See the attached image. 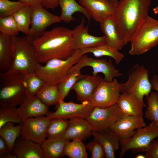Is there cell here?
<instances>
[{
  "instance_id": "obj_26",
  "label": "cell",
  "mask_w": 158,
  "mask_h": 158,
  "mask_svg": "<svg viewBox=\"0 0 158 158\" xmlns=\"http://www.w3.org/2000/svg\"><path fill=\"white\" fill-rule=\"evenodd\" d=\"M58 4L61 10L60 16L65 23H69L75 20L73 15L77 12L81 13L88 21H90L91 17L88 11L84 6L79 4L75 0H59Z\"/></svg>"
},
{
  "instance_id": "obj_24",
  "label": "cell",
  "mask_w": 158,
  "mask_h": 158,
  "mask_svg": "<svg viewBox=\"0 0 158 158\" xmlns=\"http://www.w3.org/2000/svg\"><path fill=\"white\" fill-rule=\"evenodd\" d=\"M14 37L0 33V73L8 71L14 57Z\"/></svg>"
},
{
  "instance_id": "obj_15",
  "label": "cell",
  "mask_w": 158,
  "mask_h": 158,
  "mask_svg": "<svg viewBox=\"0 0 158 158\" xmlns=\"http://www.w3.org/2000/svg\"><path fill=\"white\" fill-rule=\"evenodd\" d=\"M81 5L88 11L91 18L100 23L114 14L118 0H79Z\"/></svg>"
},
{
  "instance_id": "obj_23",
  "label": "cell",
  "mask_w": 158,
  "mask_h": 158,
  "mask_svg": "<svg viewBox=\"0 0 158 158\" xmlns=\"http://www.w3.org/2000/svg\"><path fill=\"white\" fill-rule=\"evenodd\" d=\"M117 104L124 115L143 116L144 101L129 93H122L121 94Z\"/></svg>"
},
{
  "instance_id": "obj_37",
  "label": "cell",
  "mask_w": 158,
  "mask_h": 158,
  "mask_svg": "<svg viewBox=\"0 0 158 158\" xmlns=\"http://www.w3.org/2000/svg\"><path fill=\"white\" fill-rule=\"evenodd\" d=\"M8 122L18 124L23 122L17 107H0V128Z\"/></svg>"
},
{
  "instance_id": "obj_47",
  "label": "cell",
  "mask_w": 158,
  "mask_h": 158,
  "mask_svg": "<svg viewBox=\"0 0 158 158\" xmlns=\"http://www.w3.org/2000/svg\"><path fill=\"white\" fill-rule=\"evenodd\" d=\"M153 11L155 14H158V6L153 8Z\"/></svg>"
},
{
  "instance_id": "obj_12",
  "label": "cell",
  "mask_w": 158,
  "mask_h": 158,
  "mask_svg": "<svg viewBox=\"0 0 158 158\" xmlns=\"http://www.w3.org/2000/svg\"><path fill=\"white\" fill-rule=\"evenodd\" d=\"M56 111L48 112L46 116L51 119L62 118L66 119L78 117L85 118L95 107L90 100L78 104L72 102H64L59 100Z\"/></svg>"
},
{
  "instance_id": "obj_17",
  "label": "cell",
  "mask_w": 158,
  "mask_h": 158,
  "mask_svg": "<svg viewBox=\"0 0 158 158\" xmlns=\"http://www.w3.org/2000/svg\"><path fill=\"white\" fill-rule=\"evenodd\" d=\"M84 17L80 24L72 30V35L76 49L95 47L106 44L104 36H96L90 34L88 26H85Z\"/></svg>"
},
{
  "instance_id": "obj_42",
  "label": "cell",
  "mask_w": 158,
  "mask_h": 158,
  "mask_svg": "<svg viewBox=\"0 0 158 158\" xmlns=\"http://www.w3.org/2000/svg\"><path fill=\"white\" fill-rule=\"evenodd\" d=\"M0 158H16L15 156L10 151L5 140L0 137Z\"/></svg>"
},
{
  "instance_id": "obj_25",
  "label": "cell",
  "mask_w": 158,
  "mask_h": 158,
  "mask_svg": "<svg viewBox=\"0 0 158 158\" xmlns=\"http://www.w3.org/2000/svg\"><path fill=\"white\" fill-rule=\"evenodd\" d=\"M99 23L106 38V44L118 51L121 50L126 44L118 32L113 16L104 19Z\"/></svg>"
},
{
  "instance_id": "obj_28",
  "label": "cell",
  "mask_w": 158,
  "mask_h": 158,
  "mask_svg": "<svg viewBox=\"0 0 158 158\" xmlns=\"http://www.w3.org/2000/svg\"><path fill=\"white\" fill-rule=\"evenodd\" d=\"M35 96L48 107L58 104L60 99L57 85L44 84Z\"/></svg>"
},
{
  "instance_id": "obj_13",
  "label": "cell",
  "mask_w": 158,
  "mask_h": 158,
  "mask_svg": "<svg viewBox=\"0 0 158 158\" xmlns=\"http://www.w3.org/2000/svg\"><path fill=\"white\" fill-rule=\"evenodd\" d=\"M32 8L31 24L27 35L32 41L40 37L49 26L62 21L60 16L50 13L41 5Z\"/></svg>"
},
{
  "instance_id": "obj_18",
  "label": "cell",
  "mask_w": 158,
  "mask_h": 158,
  "mask_svg": "<svg viewBox=\"0 0 158 158\" xmlns=\"http://www.w3.org/2000/svg\"><path fill=\"white\" fill-rule=\"evenodd\" d=\"M92 131L91 125L85 118H73L69 119L67 128L61 137L68 141L77 139L83 140L92 135Z\"/></svg>"
},
{
  "instance_id": "obj_1",
  "label": "cell",
  "mask_w": 158,
  "mask_h": 158,
  "mask_svg": "<svg viewBox=\"0 0 158 158\" xmlns=\"http://www.w3.org/2000/svg\"><path fill=\"white\" fill-rule=\"evenodd\" d=\"M32 42L40 63H45L53 59H66L76 50L72 30L62 27L45 31Z\"/></svg>"
},
{
  "instance_id": "obj_7",
  "label": "cell",
  "mask_w": 158,
  "mask_h": 158,
  "mask_svg": "<svg viewBox=\"0 0 158 158\" xmlns=\"http://www.w3.org/2000/svg\"><path fill=\"white\" fill-rule=\"evenodd\" d=\"M152 85L149 72L143 65L136 64L129 72L127 80L121 83V92L131 94L143 101L144 96L151 93Z\"/></svg>"
},
{
  "instance_id": "obj_39",
  "label": "cell",
  "mask_w": 158,
  "mask_h": 158,
  "mask_svg": "<svg viewBox=\"0 0 158 158\" xmlns=\"http://www.w3.org/2000/svg\"><path fill=\"white\" fill-rule=\"evenodd\" d=\"M25 5L19 1L0 0V17L11 16Z\"/></svg>"
},
{
  "instance_id": "obj_21",
  "label": "cell",
  "mask_w": 158,
  "mask_h": 158,
  "mask_svg": "<svg viewBox=\"0 0 158 158\" xmlns=\"http://www.w3.org/2000/svg\"><path fill=\"white\" fill-rule=\"evenodd\" d=\"M49 107L35 96L27 97L17 108L18 115L23 121L30 118L46 116Z\"/></svg>"
},
{
  "instance_id": "obj_14",
  "label": "cell",
  "mask_w": 158,
  "mask_h": 158,
  "mask_svg": "<svg viewBox=\"0 0 158 158\" xmlns=\"http://www.w3.org/2000/svg\"><path fill=\"white\" fill-rule=\"evenodd\" d=\"M50 120L46 116L25 119L23 121L20 136L41 144L46 139L47 129Z\"/></svg>"
},
{
  "instance_id": "obj_36",
  "label": "cell",
  "mask_w": 158,
  "mask_h": 158,
  "mask_svg": "<svg viewBox=\"0 0 158 158\" xmlns=\"http://www.w3.org/2000/svg\"><path fill=\"white\" fill-rule=\"evenodd\" d=\"M147 107L145 116L148 120L154 122L158 126V93H150L147 97Z\"/></svg>"
},
{
  "instance_id": "obj_8",
  "label": "cell",
  "mask_w": 158,
  "mask_h": 158,
  "mask_svg": "<svg viewBox=\"0 0 158 158\" xmlns=\"http://www.w3.org/2000/svg\"><path fill=\"white\" fill-rule=\"evenodd\" d=\"M158 137V126L151 122L148 125L138 129L129 139L120 142V158L128 151L133 152H145L151 141Z\"/></svg>"
},
{
  "instance_id": "obj_10",
  "label": "cell",
  "mask_w": 158,
  "mask_h": 158,
  "mask_svg": "<svg viewBox=\"0 0 158 158\" xmlns=\"http://www.w3.org/2000/svg\"><path fill=\"white\" fill-rule=\"evenodd\" d=\"M121 92V83L114 78L109 82L103 79L95 89L90 101L95 107H109L117 103Z\"/></svg>"
},
{
  "instance_id": "obj_9",
  "label": "cell",
  "mask_w": 158,
  "mask_h": 158,
  "mask_svg": "<svg viewBox=\"0 0 158 158\" xmlns=\"http://www.w3.org/2000/svg\"><path fill=\"white\" fill-rule=\"evenodd\" d=\"M123 115L117 103L105 108L95 107L85 119L90 124L92 131L101 132L110 128Z\"/></svg>"
},
{
  "instance_id": "obj_31",
  "label": "cell",
  "mask_w": 158,
  "mask_h": 158,
  "mask_svg": "<svg viewBox=\"0 0 158 158\" xmlns=\"http://www.w3.org/2000/svg\"><path fill=\"white\" fill-rule=\"evenodd\" d=\"M32 11L31 7L26 5L12 15L19 31L26 35L30 28Z\"/></svg>"
},
{
  "instance_id": "obj_6",
  "label": "cell",
  "mask_w": 158,
  "mask_h": 158,
  "mask_svg": "<svg viewBox=\"0 0 158 158\" xmlns=\"http://www.w3.org/2000/svg\"><path fill=\"white\" fill-rule=\"evenodd\" d=\"M128 52L132 56L142 54L158 44V20L149 16L140 24L130 42Z\"/></svg>"
},
{
  "instance_id": "obj_30",
  "label": "cell",
  "mask_w": 158,
  "mask_h": 158,
  "mask_svg": "<svg viewBox=\"0 0 158 158\" xmlns=\"http://www.w3.org/2000/svg\"><path fill=\"white\" fill-rule=\"evenodd\" d=\"M84 54L87 53L92 54L95 57L108 56L113 58L116 63L119 64L124 57V55L116 50L106 44L98 46L81 49Z\"/></svg>"
},
{
  "instance_id": "obj_11",
  "label": "cell",
  "mask_w": 158,
  "mask_h": 158,
  "mask_svg": "<svg viewBox=\"0 0 158 158\" xmlns=\"http://www.w3.org/2000/svg\"><path fill=\"white\" fill-rule=\"evenodd\" d=\"M85 66H90L93 69L92 74L97 75L99 73L103 74V79L107 82H111L115 78L119 77L122 74L116 69L111 61L105 59H95L87 55H83L76 64L73 66L69 71L81 70Z\"/></svg>"
},
{
  "instance_id": "obj_29",
  "label": "cell",
  "mask_w": 158,
  "mask_h": 158,
  "mask_svg": "<svg viewBox=\"0 0 158 158\" xmlns=\"http://www.w3.org/2000/svg\"><path fill=\"white\" fill-rule=\"evenodd\" d=\"M23 123L15 126L14 123L8 122L0 128V137L5 140L11 152L16 140L20 136Z\"/></svg>"
},
{
  "instance_id": "obj_20",
  "label": "cell",
  "mask_w": 158,
  "mask_h": 158,
  "mask_svg": "<svg viewBox=\"0 0 158 158\" xmlns=\"http://www.w3.org/2000/svg\"><path fill=\"white\" fill-rule=\"evenodd\" d=\"M12 152L16 158H44L41 144L20 136L16 140Z\"/></svg>"
},
{
  "instance_id": "obj_38",
  "label": "cell",
  "mask_w": 158,
  "mask_h": 158,
  "mask_svg": "<svg viewBox=\"0 0 158 158\" xmlns=\"http://www.w3.org/2000/svg\"><path fill=\"white\" fill-rule=\"evenodd\" d=\"M0 33L12 37L18 36L19 31L12 16L0 17Z\"/></svg>"
},
{
  "instance_id": "obj_2",
  "label": "cell",
  "mask_w": 158,
  "mask_h": 158,
  "mask_svg": "<svg viewBox=\"0 0 158 158\" xmlns=\"http://www.w3.org/2000/svg\"><path fill=\"white\" fill-rule=\"evenodd\" d=\"M151 0H120L113 18L118 32L127 44L137 28L148 16Z\"/></svg>"
},
{
  "instance_id": "obj_35",
  "label": "cell",
  "mask_w": 158,
  "mask_h": 158,
  "mask_svg": "<svg viewBox=\"0 0 158 158\" xmlns=\"http://www.w3.org/2000/svg\"><path fill=\"white\" fill-rule=\"evenodd\" d=\"M27 97L35 96L45 84L35 72L24 74Z\"/></svg>"
},
{
  "instance_id": "obj_43",
  "label": "cell",
  "mask_w": 158,
  "mask_h": 158,
  "mask_svg": "<svg viewBox=\"0 0 158 158\" xmlns=\"http://www.w3.org/2000/svg\"><path fill=\"white\" fill-rule=\"evenodd\" d=\"M59 0H42L41 6L45 9H54L59 6Z\"/></svg>"
},
{
  "instance_id": "obj_22",
  "label": "cell",
  "mask_w": 158,
  "mask_h": 158,
  "mask_svg": "<svg viewBox=\"0 0 158 158\" xmlns=\"http://www.w3.org/2000/svg\"><path fill=\"white\" fill-rule=\"evenodd\" d=\"M94 140L102 145L106 158H115V152L119 148L120 141L118 135L110 128L101 132L93 131Z\"/></svg>"
},
{
  "instance_id": "obj_40",
  "label": "cell",
  "mask_w": 158,
  "mask_h": 158,
  "mask_svg": "<svg viewBox=\"0 0 158 158\" xmlns=\"http://www.w3.org/2000/svg\"><path fill=\"white\" fill-rule=\"evenodd\" d=\"M86 148L91 154V158H103L105 157L104 151L101 144L94 140L86 145Z\"/></svg>"
},
{
  "instance_id": "obj_27",
  "label": "cell",
  "mask_w": 158,
  "mask_h": 158,
  "mask_svg": "<svg viewBox=\"0 0 158 158\" xmlns=\"http://www.w3.org/2000/svg\"><path fill=\"white\" fill-rule=\"evenodd\" d=\"M68 141L62 137L45 139L41 144L44 158H58L63 157L65 155V145Z\"/></svg>"
},
{
  "instance_id": "obj_32",
  "label": "cell",
  "mask_w": 158,
  "mask_h": 158,
  "mask_svg": "<svg viewBox=\"0 0 158 158\" xmlns=\"http://www.w3.org/2000/svg\"><path fill=\"white\" fill-rule=\"evenodd\" d=\"M80 70L69 71L66 78L58 85L60 100H64L74 84L81 78Z\"/></svg>"
},
{
  "instance_id": "obj_5",
  "label": "cell",
  "mask_w": 158,
  "mask_h": 158,
  "mask_svg": "<svg viewBox=\"0 0 158 158\" xmlns=\"http://www.w3.org/2000/svg\"><path fill=\"white\" fill-rule=\"evenodd\" d=\"M84 55L81 49H76L72 55L66 59H53L44 65L40 64L35 73L45 84L58 85L66 78L71 68Z\"/></svg>"
},
{
  "instance_id": "obj_41",
  "label": "cell",
  "mask_w": 158,
  "mask_h": 158,
  "mask_svg": "<svg viewBox=\"0 0 158 158\" xmlns=\"http://www.w3.org/2000/svg\"><path fill=\"white\" fill-rule=\"evenodd\" d=\"M145 155L146 158H158V139L151 141Z\"/></svg>"
},
{
  "instance_id": "obj_34",
  "label": "cell",
  "mask_w": 158,
  "mask_h": 158,
  "mask_svg": "<svg viewBox=\"0 0 158 158\" xmlns=\"http://www.w3.org/2000/svg\"><path fill=\"white\" fill-rule=\"evenodd\" d=\"M68 123L67 119L62 118L51 119L47 129V138L61 137L67 128Z\"/></svg>"
},
{
  "instance_id": "obj_4",
  "label": "cell",
  "mask_w": 158,
  "mask_h": 158,
  "mask_svg": "<svg viewBox=\"0 0 158 158\" xmlns=\"http://www.w3.org/2000/svg\"><path fill=\"white\" fill-rule=\"evenodd\" d=\"M14 52L12 65L7 72L28 73L35 72L40 64L32 41L27 36L14 37Z\"/></svg>"
},
{
  "instance_id": "obj_46",
  "label": "cell",
  "mask_w": 158,
  "mask_h": 158,
  "mask_svg": "<svg viewBox=\"0 0 158 158\" xmlns=\"http://www.w3.org/2000/svg\"><path fill=\"white\" fill-rule=\"evenodd\" d=\"M135 158H146L145 155L139 154L135 157Z\"/></svg>"
},
{
  "instance_id": "obj_16",
  "label": "cell",
  "mask_w": 158,
  "mask_h": 158,
  "mask_svg": "<svg viewBox=\"0 0 158 158\" xmlns=\"http://www.w3.org/2000/svg\"><path fill=\"white\" fill-rule=\"evenodd\" d=\"M146 126L143 116L123 115L110 129L118 135L121 142L131 137L135 133V130Z\"/></svg>"
},
{
  "instance_id": "obj_45",
  "label": "cell",
  "mask_w": 158,
  "mask_h": 158,
  "mask_svg": "<svg viewBox=\"0 0 158 158\" xmlns=\"http://www.w3.org/2000/svg\"><path fill=\"white\" fill-rule=\"evenodd\" d=\"M152 88L155 90L158 93V75H154L150 80Z\"/></svg>"
},
{
  "instance_id": "obj_33",
  "label": "cell",
  "mask_w": 158,
  "mask_h": 158,
  "mask_svg": "<svg viewBox=\"0 0 158 158\" xmlns=\"http://www.w3.org/2000/svg\"><path fill=\"white\" fill-rule=\"evenodd\" d=\"M86 145L80 140L68 142L65 145L64 155L70 158H87Z\"/></svg>"
},
{
  "instance_id": "obj_19",
  "label": "cell",
  "mask_w": 158,
  "mask_h": 158,
  "mask_svg": "<svg viewBox=\"0 0 158 158\" xmlns=\"http://www.w3.org/2000/svg\"><path fill=\"white\" fill-rule=\"evenodd\" d=\"M102 79L97 75H82L81 78L76 83L72 88L75 92L78 100L81 102L90 100Z\"/></svg>"
},
{
  "instance_id": "obj_44",
  "label": "cell",
  "mask_w": 158,
  "mask_h": 158,
  "mask_svg": "<svg viewBox=\"0 0 158 158\" xmlns=\"http://www.w3.org/2000/svg\"><path fill=\"white\" fill-rule=\"evenodd\" d=\"M33 8L41 5L42 0H17Z\"/></svg>"
},
{
  "instance_id": "obj_3",
  "label": "cell",
  "mask_w": 158,
  "mask_h": 158,
  "mask_svg": "<svg viewBox=\"0 0 158 158\" xmlns=\"http://www.w3.org/2000/svg\"><path fill=\"white\" fill-rule=\"evenodd\" d=\"M24 74L0 73V107H16L27 97Z\"/></svg>"
}]
</instances>
